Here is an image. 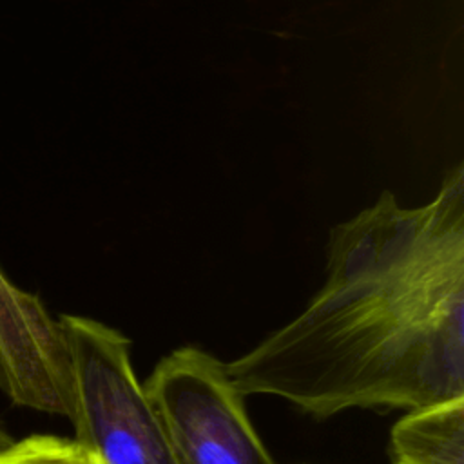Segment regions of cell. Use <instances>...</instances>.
<instances>
[{"instance_id":"6da1fadb","label":"cell","mask_w":464,"mask_h":464,"mask_svg":"<svg viewBox=\"0 0 464 464\" xmlns=\"http://www.w3.org/2000/svg\"><path fill=\"white\" fill-rule=\"evenodd\" d=\"M225 368L243 395L279 397L317 419L464 397L462 165L424 207L384 192L335 227L323 288Z\"/></svg>"},{"instance_id":"7a4b0ae2","label":"cell","mask_w":464,"mask_h":464,"mask_svg":"<svg viewBox=\"0 0 464 464\" xmlns=\"http://www.w3.org/2000/svg\"><path fill=\"white\" fill-rule=\"evenodd\" d=\"M58 321L72 366L76 440L102 464H178L132 370L129 339L89 317Z\"/></svg>"},{"instance_id":"3957f363","label":"cell","mask_w":464,"mask_h":464,"mask_svg":"<svg viewBox=\"0 0 464 464\" xmlns=\"http://www.w3.org/2000/svg\"><path fill=\"white\" fill-rule=\"evenodd\" d=\"M178 464H276L225 362L181 346L141 384Z\"/></svg>"},{"instance_id":"277c9868","label":"cell","mask_w":464,"mask_h":464,"mask_svg":"<svg viewBox=\"0 0 464 464\" xmlns=\"http://www.w3.org/2000/svg\"><path fill=\"white\" fill-rule=\"evenodd\" d=\"M0 388L16 406L67 415L72 366L58 319L0 268Z\"/></svg>"},{"instance_id":"5b68a950","label":"cell","mask_w":464,"mask_h":464,"mask_svg":"<svg viewBox=\"0 0 464 464\" xmlns=\"http://www.w3.org/2000/svg\"><path fill=\"white\" fill-rule=\"evenodd\" d=\"M392 464H464V397L408 410L390 431Z\"/></svg>"},{"instance_id":"8992f818","label":"cell","mask_w":464,"mask_h":464,"mask_svg":"<svg viewBox=\"0 0 464 464\" xmlns=\"http://www.w3.org/2000/svg\"><path fill=\"white\" fill-rule=\"evenodd\" d=\"M0 464H102L76 439L31 435L0 450Z\"/></svg>"},{"instance_id":"52a82bcc","label":"cell","mask_w":464,"mask_h":464,"mask_svg":"<svg viewBox=\"0 0 464 464\" xmlns=\"http://www.w3.org/2000/svg\"><path fill=\"white\" fill-rule=\"evenodd\" d=\"M13 440H14V439H13V435H11V433L7 431V428L0 422V450L7 448Z\"/></svg>"}]
</instances>
